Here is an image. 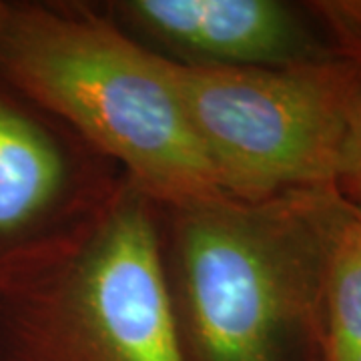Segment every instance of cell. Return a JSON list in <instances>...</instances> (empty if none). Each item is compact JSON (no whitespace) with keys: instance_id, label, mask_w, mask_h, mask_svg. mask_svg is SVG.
<instances>
[{"instance_id":"6da1fadb","label":"cell","mask_w":361,"mask_h":361,"mask_svg":"<svg viewBox=\"0 0 361 361\" xmlns=\"http://www.w3.org/2000/svg\"><path fill=\"white\" fill-rule=\"evenodd\" d=\"M345 203L336 187L155 203L187 361H329L327 275Z\"/></svg>"},{"instance_id":"ba28073f","label":"cell","mask_w":361,"mask_h":361,"mask_svg":"<svg viewBox=\"0 0 361 361\" xmlns=\"http://www.w3.org/2000/svg\"><path fill=\"white\" fill-rule=\"evenodd\" d=\"M307 6L323 26L331 47L353 68L348 171L339 193L361 205V0H313Z\"/></svg>"},{"instance_id":"7a4b0ae2","label":"cell","mask_w":361,"mask_h":361,"mask_svg":"<svg viewBox=\"0 0 361 361\" xmlns=\"http://www.w3.org/2000/svg\"><path fill=\"white\" fill-rule=\"evenodd\" d=\"M0 80L68 123L161 205L225 195L180 104L173 61L92 2H11Z\"/></svg>"},{"instance_id":"9c48e42d","label":"cell","mask_w":361,"mask_h":361,"mask_svg":"<svg viewBox=\"0 0 361 361\" xmlns=\"http://www.w3.org/2000/svg\"><path fill=\"white\" fill-rule=\"evenodd\" d=\"M8 8H11V2H2V0H0V32H2V26H4V23H6Z\"/></svg>"},{"instance_id":"277c9868","label":"cell","mask_w":361,"mask_h":361,"mask_svg":"<svg viewBox=\"0 0 361 361\" xmlns=\"http://www.w3.org/2000/svg\"><path fill=\"white\" fill-rule=\"evenodd\" d=\"M0 361H187L157 245V205L133 185L73 259L0 289Z\"/></svg>"},{"instance_id":"5b68a950","label":"cell","mask_w":361,"mask_h":361,"mask_svg":"<svg viewBox=\"0 0 361 361\" xmlns=\"http://www.w3.org/2000/svg\"><path fill=\"white\" fill-rule=\"evenodd\" d=\"M129 189L111 157L0 80V289L75 257Z\"/></svg>"},{"instance_id":"3957f363","label":"cell","mask_w":361,"mask_h":361,"mask_svg":"<svg viewBox=\"0 0 361 361\" xmlns=\"http://www.w3.org/2000/svg\"><path fill=\"white\" fill-rule=\"evenodd\" d=\"M173 80L225 195L259 201L295 189L339 191L353 92V68L343 54L291 66L173 61Z\"/></svg>"},{"instance_id":"8992f818","label":"cell","mask_w":361,"mask_h":361,"mask_svg":"<svg viewBox=\"0 0 361 361\" xmlns=\"http://www.w3.org/2000/svg\"><path fill=\"white\" fill-rule=\"evenodd\" d=\"M133 39L185 65L291 66L336 54L305 4L281 0H111Z\"/></svg>"},{"instance_id":"52a82bcc","label":"cell","mask_w":361,"mask_h":361,"mask_svg":"<svg viewBox=\"0 0 361 361\" xmlns=\"http://www.w3.org/2000/svg\"><path fill=\"white\" fill-rule=\"evenodd\" d=\"M329 361H361V205L348 201L327 275Z\"/></svg>"}]
</instances>
